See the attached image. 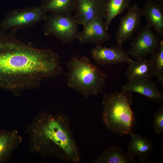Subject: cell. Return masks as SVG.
<instances>
[{
	"mask_svg": "<svg viewBox=\"0 0 163 163\" xmlns=\"http://www.w3.org/2000/svg\"><path fill=\"white\" fill-rule=\"evenodd\" d=\"M16 31L0 30V87L16 92L63 73L57 52L25 43L16 37Z\"/></svg>",
	"mask_w": 163,
	"mask_h": 163,
	"instance_id": "cell-1",
	"label": "cell"
},
{
	"mask_svg": "<svg viewBox=\"0 0 163 163\" xmlns=\"http://www.w3.org/2000/svg\"><path fill=\"white\" fill-rule=\"evenodd\" d=\"M26 132L30 152L65 162L81 161L80 151L65 115L40 112L28 124Z\"/></svg>",
	"mask_w": 163,
	"mask_h": 163,
	"instance_id": "cell-2",
	"label": "cell"
},
{
	"mask_svg": "<svg viewBox=\"0 0 163 163\" xmlns=\"http://www.w3.org/2000/svg\"><path fill=\"white\" fill-rule=\"evenodd\" d=\"M132 94L121 91L104 94L102 119L106 128L120 136L132 131L135 118L131 106Z\"/></svg>",
	"mask_w": 163,
	"mask_h": 163,
	"instance_id": "cell-3",
	"label": "cell"
},
{
	"mask_svg": "<svg viewBox=\"0 0 163 163\" xmlns=\"http://www.w3.org/2000/svg\"><path fill=\"white\" fill-rule=\"evenodd\" d=\"M66 65L69 88L86 97L103 93L107 76L87 57H72Z\"/></svg>",
	"mask_w": 163,
	"mask_h": 163,
	"instance_id": "cell-4",
	"label": "cell"
},
{
	"mask_svg": "<svg viewBox=\"0 0 163 163\" xmlns=\"http://www.w3.org/2000/svg\"><path fill=\"white\" fill-rule=\"evenodd\" d=\"M43 21L45 35H52L63 44L72 42L77 39L79 32L78 24L72 14L49 13L46 14Z\"/></svg>",
	"mask_w": 163,
	"mask_h": 163,
	"instance_id": "cell-5",
	"label": "cell"
},
{
	"mask_svg": "<svg viewBox=\"0 0 163 163\" xmlns=\"http://www.w3.org/2000/svg\"><path fill=\"white\" fill-rule=\"evenodd\" d=\"M47 13L40 5L14 9L6 16L1 23V30L16 31L31 27L44 21Z\"/></svg>",
	"mask_w": 163,
	"mask_h": 163,
	"instance_id": "cell-6",
	"label": "cell"
},
{
	"mask_svg": "<svg viewBox=\"0 0 163 163\" xmlns=\"http://www.w3.org/2000/svg\"><path fill=\"white\" fill-rule=\"evenodd\" d=\"M160 41L158 36L147 24L142 27L132 41L127 52L135 59L144 58L159 49Z\"/></svg>",
	"mask_w": 163,
	"mask_h": 163,
	"instance_id": "cell-7",
	"label": "cell"
},
{
	"mask_svg": "<svg viewBox=\"0 0 163 163\" xmlns=\"http://www.w3.org/2000/svg\"><path fill=\"white\" fill-rule=\"evenodd\" d=\"M142 16V9L137 4L129 7L126 13L120 18L116 31L117 43L122 45L133 37L140 26Z\"/></svg>",
	"mask_w": 163,
	"mask_h": 163,
	"instance_id": "cell-8",
	"label": "cell"
},
{
	"mask_svg": "<svg viewBox=\"0 0 163 163\" xmlns=\"http://www.w3.org/2000/svg\"><path fill=\"white\" fill-rule=\"evenodd\" d=\"M110 34L107 29L103 19L99 14L83 25L77 39L82 44L93 43L102 45L109 40Z\"/></svg>",
	"mask_w": 163,
	"mask_h": 163,
	"instance_id": "cell-9",
	"label": "cell"
},
{
	"mask_svg": "<svg viewBox=\"0 0 163 163\" xmlns=\"http://www.w3.org/2000/svg\"><path fill=\"white\" fill-rule=\"evenodd\" d=\"M91 56L97 64L103 66L128 63L132 60L127 52L124 50L122 45L118 43L110 47L96 45L91 50Z\"/></svg>",
	"mask_w": 163,
	"mask_h": 163,
	"instance_id": "cell-10",
	"label": "cell"
},
{
	"mask_svg": "<svg viewBox=\"0 0 163 163\" xmlns=\"http://www.w3.org/2000/svg\"><path fill=\"white\" fill-rule=\"evenodd\" d=\"M123 90L142 94L155 103L163 101V92L159 91L156 83L150 79L129 81L122 87Z\"/></svg>",
	"mask_w": 163,
	"mask_h": 163,
	"instance_id": "cell-11",
	"label": "cell"
},
{
	"mask_svg": "<svg viewBox=\"0 0 163 163\" xmlns=\"http://www.w3.org/2000/svg\"><path fill=\"white\" fill-rule=\"evenodd\" d=\"M22 141V138L16 130H0V163H6Z\"/></svg>",
	"mask_w": 163,
	"mask_h": 163,
	"instance_id": "cell-12",
	"label": "cell"
},
{
	"mask_svg": "<svg viewBox=\"0 0 163 163\" xmlns=\"http://www.w3.org/2000/svg\"><path fill=\"white\" fill-rule=\"evenodd\" d=\"M156 0H148L142 9L143 16L147 24L154 29L158 34L163 36V6Z\"/></svg>",
	"mask_w": 163,
	"mask_h": 163,
	"instance_id": "cell-13",
	"label": "cell"
},
{
	"mask_svg": "<svg viewBox=\"0 0 163 163\" xmlns=\"http://www.w3.org/2000/svg\"><path fill=\"white\" fill-rule=\"evenodd\" d=\"M132 0H100V15L108 29L113 20L130 6Z\"/></svg>",
	"mask_w": 163,
	"mask_h": 163,
	"instance_id": "cell-14",
	"label": "cell"
},
{
	"mask_svg": "<svg viewBox=\"0 0 163 163\" xmlns=\"http://www.w3.org/2000/svg\"><path fill=\"white\" fill-rule=\"evenodd\" d=\"M131 140L128 146V153L132 157L139 158V163H152L147 158L152 154L153 145L149 139L131 132Z\"/></svg>",
	"mask_w": 163,
	"mask_h": 163,
	"instance_id": "cell-15",
	"label": "cell"
},
{
	"mask_svg": "<svg viewBox=\"0 0 163 163\" xmlns=\"http://www.w3.org/2000/svg\"><path fill=\"white\" fill-rule=\"evenodd\" d=\"M74 15L78 24L83 26L100 14V1L98 0H75Z\"/></svg>",
	"mask_w": 163,
	"mask_h": 163,
	"instance_id": "cell-16",
	"label": "cell"
},
{
	"mask_svg": "<svg viewBox=\"0 0 163 163\" xmlns=\"http://www.w3.org/2000/svg\"><path fill=\"white\" fill-rule=\"evenodd\" d=\"M128 64L125 73L129 81L151 79L153 76L150 59H135Z\"/></svg>",
	"mask_w": 163,
	"mask_h": 163,
	"instance_id": "cell-17",
	"label": "cell"
},
{
	"mask_svg": "<svg viewBox=\"0 0 163 163\" xmlns=\"http://www.w3.org/2000/svg\"><path fill=\"white\" fill-rule=\"evenodd\" d=\"M95 163H134V157L125 152L121 147L110 146L94 161Z\"/></svg>",
	"mask_w": 163,
	"mask_h": 163,
	"instance_id": "cell-18",
	"label": "cell"
},
{
	"mask_svg": "<svg viewBox=\"0 0 163 163\" xmlns=\"http://www.w3.org/2000/svg\"><path fill=\"white\" fill-rule=\"evenodd\" d=\"M40 5L47 13L72 14L75 11V0H46Z\"/></svg>",
	"mask_w": 163,
	"mask_h": 163,
	"instance_id": "cell-19",
	"label": "cell"
},
{
	"mask_svg": "<svg viewBox=\"0 0 163 163\" xmlns=\"http://www.w3.org/2000/svg\"><path fill=\"white\" fill-rule=\"evenodd\" d=\"M153 76L163 85V40L160 41L159 49L152 54L150 59Z\"/></svg>",
	"mask_w": 163,
	"mask_h": 163,
	"instance_id": "cell-20",
	"label": "cell"
},
{
	"mask_svg": "<svg viewBox=\"0 0 163 163\" xmlns=\"http://www.w3.org/2000/svg\"><path fill=\"white\" fill-rule=\"evenodd\" d=\"M153 126L155 133L160 134L163 131V107L161 106L158 111L154 113Z\"/></svg>",
	"mask_w": 163,
	"mask_h": 163,
	"instance_id": "cell-21",
	"label": "cell"
},
{
	"mask_svg": "<svg viewBox=\"0 0 163 163\" xmlns=\"http://www.w3.org/2000/svg\"><path fill=\"white\" fill-rule=\"evenodd\" d=\"M161 3H162L163 2V0H155Z\"/></svg>",
	"mask_w": 163,
	"mask_h": 163,
	"instance_id": "cell-22",
	"label": "cell"
},
{
	"mask_svg": "<svg viewBox=\"0 0 163 163\" xmlns=\"http://www.w3.org/2000/svg\"><path fill=\"white\" fill-rule=\"evenodd\" d=\"M41 1V3L45 1L46 0H40Z\"/></svg>",
	"mask_w": 163,
	"mask_h": 163,
	"instance_id": "cell-23",
	"label": "cell"
},
{
	"mask_svg": "<svg viewBox=\"0 0 163 163\" xmlns=\"http://www.w3.org/2000/svg\"><path fill=\"white\" fill-rule=\"evenodd\" d=\"M98 0V1H100V0Z\"/></svg>",
	"mask_w": 163,
	"mask_h": 163,
	"instance_id": "cell-24",
	"label": "cell"
}]
</instances>
